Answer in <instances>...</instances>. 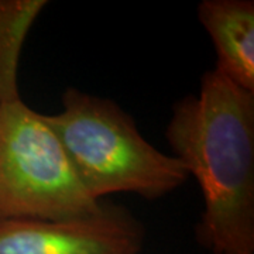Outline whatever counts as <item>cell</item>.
Here are the masks:
<instances>
[{
	"mask_svg": "<svg viewBox=\"0 0 254 254\" xmlns=\"http://www.w3.org/2000/svg\"><path fill=\"white\" fill-rule=\"evenodd\" d=\"M173 155L199 184L196 237L215 254H254V93L215 68L180 99L165 130Z\"/></svg>",
	"mask_w": 254,
	"mask_h": 254,
	"instance_id": "cell-1",
	"label": "cell"
},
{
	"mask_svg": "<svg viewBox=\"0 0 254 254\" xmlns=\"http://www.w3.org/2000/svg\"><path fill=\"white\" fill-rule=\"evenodd\" d=\"M44 119L83 188L99 202L116 192L158 199L190 177L180 160L147 141L133 118L108 98L68 88L61 112Z\"/></svg>",
	"mask_w": 254,
	"mask_h": 254,
	"instance_id": "cell-2",
	"label": "cell"
},
{
	"mask_svg": "<svg viewBox=\"0 0 254 254\" xmlns=\"http://www.w3.org/2000/svg\"><path fill=\"white\" fill-rule=\"evenodd\" d=\"M103 203L83 188L44 115L0 103V220L82 218Z\"/></svg>",
	"mask_w": 254,
	"mask_h": 254,
	"instance_id": "cell-3",
	"label": "cell"
},
{
	"mask_svg": "<svg viewBox=\"0 0 254 254\" xmlns=\"http://www.w3.org/2000/svg\"><path fill=\"white\" fill-rule=\"evenodd\" d=\"M144 235L126 209L103 205L82 218L0 220V254H141Z\"/></svg>",
	"mask_w": 254,
	"mask_h": 254,
	"instance_id": "cell-4",
	"label": "cell"
},
{
	"mask_svg": "<svg viewBox=\"0 0 254 254\" xmlns=\"http://www.w3.org/2000/svg\"><path fill=\"white\" fill-rule=\"evenodd\" d=\"M198 18L215 47V69L254 93L253 0H203Z\"/></svg>",
	"mask_w": 254,
	"mask_h": 254,
	"instance_id": "cell-5",
	"label": "cell"
},
{
	"mask_svg": "<svg viewBox=\"0 0 254 254\" xmlns=\"http://www.w3.org/2000/svg\"><path fill=\"white\" fill-rule=\"evenodd\" d=\"M47 0H0V103L21 99L18 64L34 21Z\"/></svg>",
	"mask_w": 254,
	"mask_h": 254,
	"instance_id": "cell-6",
	"label": "cell"
}]
</instances>
